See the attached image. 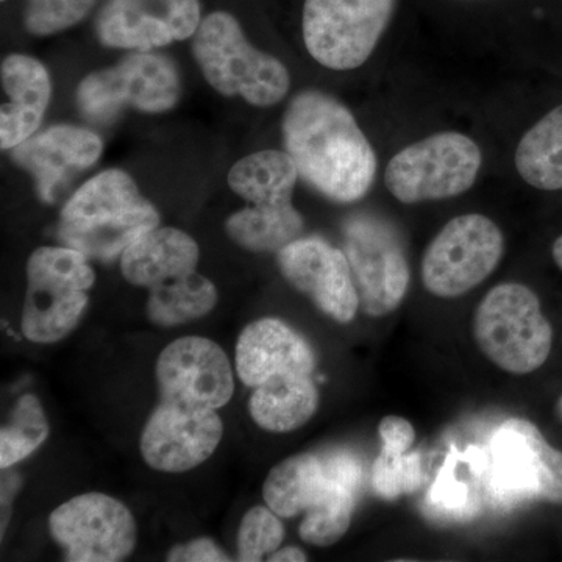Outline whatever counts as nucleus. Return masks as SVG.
<instances>
[{"label":"nucleus","mask_w":562,"mask_h":562,"mask_svg":"<svg viewBox=\"0 0 562 562\" xmlns=\"http://www.w3.org/2000/svg\"><path fill=\"white\" fill-rule=\"evenodd\" d=\"M284 527L280 516L266 506H254L243 517L238 532V560L258 562L280 549Z\"/></svg>","instance_id":"28"},{"label":"nucleus","mask_w":562,"mask_h":562,"mask_svg":"<svg viewBox=\"0 0 562 562\" xmlns=\"http://www.w3.org/2000/svg\"><path fill=\"white\" fill-rule=\"evenodd\" d=\"M155 375L160 402L188 408L217 412L235 392L227 353L220 344L201 336H184L169 344L158 357Z\"/></svg>","instance_id":"13"},{"label":"nucleus","mask_w":562,"mask_h":562,"mask_svg":"<svg viewBox=\"0 0 562 562\" xmlns=\"http://www.w3.org/2000/svg\"><path fill=\"white\" fill-rule=\"evenodd\" d=\"M95 0H27L24 22L36 36H49L79 24Z\"/></svg>","instance_id":"29"},{"label":"nucleus","mask_w":562,"mask_h":562,"mask_svg":"<svg viewBox=\"0 0 562 562\" xmlns=\"http://www.w3.org/2000/svg\"><path fill=\"white\" fill-rule=\"evenodd\" d=\"M236 372L246 386L257 387L280 373L312 375L316 357L310 344L284 322L266 317L244 328L236 344Z\"/></svg>","instance_id":"19"},{"label":"nucleus","mask_w":562,"mask_h":562,"mask_svg":"<svg viewBox=\"0 0 562 562\" xmlns=\"http://www.w3.org/2000/svg\"><path fill=\"white\" fill-rule=\"evenodd\" d=\"M482 168L475 140L457 132L436 133L392 157L387 190L402 203L441 201L471 190Z\"/></svg>","instance_id":"7"},{"label":"nucleus","mask_w":562,"mask_h":562,"mask_svg":"<svg viewBox=\"0 0 562 562\" xmlns=\"http://www.w3.org/2000/svg\"><path fill=\"white\" fill-rule=\"evenodd\" d=\"M328 486L324 461L302 453L279 462L266 476L262 497L281 519H291L313 508Z\"/></svg>","instance_id":"24"},{"label":"nucleus","mask_w":562,"mask_h":562,"mask_svg":"<svg viewBox=\"0 0 562 562\" xmlns=\"http://www.w3.org/2000/svg\"><path fill=\"white\" fill-rule=\"evenodd\" d=\"M171 562H228L232 558L213 539L199 538L172 547L168 553Z\"/></svg>","instance_id":"32"},{"label":"nucleus","mask_w":562,"mask_h":562,"mask_svg":"<svg viewBox=\"0 0 562 562\" xmlns=\"http://www.w3.org/2000/svg\"><path fill=\"white\" fill-rule=\"evenodd\" d=\"M160 224V214L140 195L135 180L109 169L88 180L61 210L58 238L88 260L113 261Z\"/></svg>","instance_id":"2"},{"label":"nucleus","mask_w":562,"mask_h":562,"mask_svg":"<svg viewBox=\"0 0 562 562\" xmlns=\"http://www.w3.org/2000/svg\"><path fill=\"white\" fill-rule=\"evenodd\" d=\"M328 486L321 501L305 513L299 527L302 541L316 547H330L349 531L355 509V492L361 471L344 462H324Z\"/></svg>","instance_id":"23"},{"label":"nucleus","mask_w":562,"mask_h":562,"mask_svg":"<svg viewBox=\"0 0 562 562\" xmlns=\"http://www.w3.org/2000/svg\"><path fill=\"white\" fill-rule=\"evenodd\" d=\"M297 179V166L288 151H257L236 162L228 184L247 205L225 224L233 241L258 254H279L301 238L303 217L292 205Z\"/></svg>","instance_id":"3"},{"label":"nucleus","mask_w":562,"mask_h":562,"mask_svg":"<svg viewBox=\"0 0 562 562\" xmlns=\"http://www.w3.org/2000/svg\"><path fill=\"white\" fill-rule=\"evenodd\" d=\"M372 483L384 498H395L416 491L422 483L419 457L380 453L373 464Z\"/></svg>","instance_id":"30"},{"label":"nucleus","mask_w":562,"mask_h":562,"mask_svg":"<svg viewBox=\"0 0 562 562\" xmlns=\"http://www.w3.org/2000/svg\"><path fill=\"white\" fill-rule=\"evenodd\" d=\"M516 168L538 190H562V105L525 133L517 146Z\"/></svg>","instance_id":"25"},{"label":"nucleus","mask_w":562,"mask_h":562,"mask_svg":"<svg viewBox=\"0 0 562 562\" xmlns=\"http://www.w3.org/2000/svg\"><path fill=\"white\" fill-rule=\"evenodd\" d=\"M198 243L179 228H154L122 254V276L133 286L154 288L194 272L199 262Z\"/></svg>","instance_id":"21"},{"label":"nucleus","mask_w":562,"mask_h":562,"mask_svg":"<svg viewBox=\"0 0 562 562\" xmlns=\"http://www.w3.org/2000/svg\"><path fill=\"white\" fill-rule=\"evenodd\" d=\"M195 61L211 87L227 98L272 106L290 91V72L272 55L255 49L232 14L214 11L192 41Z\"/></svg>","instance_id":"4"},{"label":"nucleus","mask_w":562,"mask_h":562,"mask_svg":"<svg viewBox=\"0 0 562 562\" xmlns=\"http://www.w3.org/2000/svg\"><path fill=\"white\" fill-rule=\"evenodd\" d=\"M473 336L487 360L514 375L535 372L552 351V325L538 295L520 283L487 292L473 316Z\"/></svg>","instance_id":"6"},{"label":"nucleus","mask_w":562,"mask_h":562,"mask_svg":"<svg viewBox=\"0 0 562 562\" xmlns=\"http://www.w3.org/2000/svg\"><path fill=\"white\" fill-rule=\"evenodd\" d=\"M49 424L41 402L33 394L22 395L11 420L0 431V468L10 469L31 457L46 442Z\"/></svg>","instance_id":"27"},{"label":"nucleus","mask_w":562,"mask_h":562,"mask_svg":"<svg viewBox=\"0 0 562 562\" xmlns=\"http://www.w3.org/2000/svg\"><path fill=\"white\" fill-rule=\"evenodd\" d=\"M180 91L179 70L171 60L136 50L113 68L90 74L80 83L77 102L85 117L105 124L127 106L146 113L171 110Z\"/></svg>","instance_id":"9"},{"label":"nucleus","mask_w":562,"mask_h":562,"mask_svg":"<svg viewBox=\"0 0 562 562\" xmlns=\"http://www.w3.org/2000/svg\"><path fill=\"white\" fill-rule=\"evenodd\" d=\"M27 295L22 335L36 344H54L79 327L90 303L95 273L81 251L40 247L27 262Z\"/></svg>","instance_id":"5"},{"label":"nucleus","mask_w":562,"mask_h":562,"mask_svg":"<svg viewBox=\"0 0 562 562\" xmlns=\"http://www.w3.org/2000/svg\"><path fill=\"white\" fill-rule=\"evenodd\" d=\"M553 258L554 262L562 269V236L553 244Z\"/></svg>","instance_id":"34"},{"label":"nucleus","mask_w":562,"mask_h":562,"mask_svg":"<svg viewBox=\"0 0 562 562\" xmlns=\"http://www.w3.org/2000/svg\"><path fill=\"white\" fill-rule=\"evenodd\" d=\"M268 560L271 562H303L308 560V558H306V553L299 549V547H283V549L280 547Z\"/></svg>","instance_id":"33"},{"label":"nucleus","mask_w":562,"mask_h":562,"mask_svg":"<svg viewBox=\"0 0 562 562\" xmlns=\"http://www.w3.org/2000/svg\"><path fill=\"white\" fill-rule=\"evenodd\" d=\"M557 416L558 419L562 420V395L560 397V401L557 403Z\"/></svg>","instance_id":"35"},{"label":"nucleus","mask_w":562,"mask_h":562,"mask_svg":"<svg viewBox=\"0 0 562 562\" xmlns=\"http://www.w3.org/2000/svg\"><path fill=\"white\" fill-rule=\"evenodd\" d=\"M344 254L349 260L362 313L387 316L401 306L409 286V266L401 236L390 222L353 214L344 222Z\"/></svg>","instance_id":"11"},{"label":"nucleus","mask_w":562,"mask_h":562,"mask_svg":"<svg viewBox=\"0 0 562 562\" xmlns=\"http://www.w3.org/2000/svg\"><path fill=\"white\" fill-rule=\"evenodd\" d=\"M281 276L291 286L312 299L322 313L339 324H349L360 308L357 284L342 250L325 239L299 238L279 251Z\"/></svg>","instance_id":"17"},{"label":"nucleus","mask_w":562,"mask_h":562,"mask_svg":"<svg viewBox=\"0 0 562 562\" xmlns=\"http://www.w3.org/2000/svg\"><path fill=\"white\" fill-rule=\"evenodd\" d=\"M503 251L505 238L490 217L483 214L454 217L425 250L424 286L436 297H461L497 269Z\"/></svg>","instance_id":"10"},{"label":"nucleus","mask_w":562,"mask_h":562,"mask_svg":"<svg viewBox=\"0 0 562 562\" xmlns=\"http://www.w3.org/2000/svg\"><path fill=\"white\" fill-rule=\"evenodd\" d=\"M379 435L383 442L382 452L390 454H406L416 441L412 422L401 416L384 417L379 425Z\"/></svg>","instance_id":"31"},{"label":"nucleus","mask_w":562,"mask_h":562,"mask_svg":"<svg viewBox=\"0 0 562 562\" xmlns=\"http://www.w3.org/2000/svg\"><path fill=\"white\" fill-rule=\"evenodd\" d=\"M2 87L9 95L0 113V146L14 149L38 131L49 106L52 83L35 58L14 54L2 61Z\"/></svg>","instance_id":"20"},{"label":"nucleus","mask_w":562,"mask_h":562,"mask_svg":"<svg viewBox=\"0 0 562 562\" xmlns=\"http://www.w3.org/2000/svg\"><path fill=\"white\" fill-rule=\"evenodd\" d=\"M395 5L397 0H305L306 49L325 68H360L375 50Z\"/></svg>","instance_id":"8"},{"label":"nucleus","mask_w":562,"mask_h":562,"mask_svg":"<svg viewBox=\"0 0 562 562\" xmlns=\"http://www.w3.org/2000/svg\"><path fill=\"white\" fill-rule=\"evenodd\" d=\"M319 406V392L312 375L280 373L254 387L249 402L251 419L262 430L291 432L310 422Z\"/></svg>","instance_id":"22"},{"label":"nucleus","mask_w":562,"mask_h":562,"mask_svg":"<svg viewBox=\"0 0 562 562\" xmlns=\"http://www.w3.org/2000/svg\"><path fill=\"white\" fill-rule=\"evenodd\" d=\"M495 490L513 498L562 503V452L525 419L502 425L491 446Z\"/></svg>","instance_id":"14"},{"label":"nucleus","mask_w":562,"mask_h":562,"mask_svg":"<svg viewBox=\"0 0 562 562\" xmlns=\"http://www.w3.org/2000/svg\"><path fill=\"white\" fill-rule=\"evenodd\" d=\"M220 301L213 281L198 272L168 281L150 290L147 317L158 327H177L199 321L213 312Z\"/></svg>","instance_id":"26"},{"label":"nucleus","mask_w":562,"mask_h":562,"mask_svg":"<svg viewBox=\"0 0 562 562\" xmlns=\"http://www.w3.org/2000/svg\"><path fill=\"white\" fill-rule=\"evenodd\" d=\"M283 139L299 176L330 201L357 202L371 190L375 151L353 114L331 95H295L284 113Z\"/></svg>","instance_id":"1"},{"label":"nucleus","mask_w":562,"mask_h":562,"mask_svg":"<svg viewBox=\"0 0 562 562\" xmlns=\"http://www.w3.org/2000/svg\"><path fill=\"white\" fill-rule=\"evenodd\" d=\"M222 435L224 424L216 409L158 402L140 432V454L155 471L188 472L216 452Z\"/></svg>","instance_id":"15"},{"label":"nucleus","mask_w":562,"mask_h":562,"mask_svg":"<svg viewBox=\"0 0 562 562\" xmlns=\"http://www.w3.org/2000/svg\"><path fill=\"white\" fill-rule=\"evenodd\" d=\"M201 22L199 0H109L98 36L113 49L151 50L191 38Z\"/></svg>","instance_id":"16"},{"label":"nucleus","mask_w":562,"mask_h":562,"mask_svg":"<svg viewBox=\"0 0 562 562\" xmlns=\"http://www.w3.org/2000/svg\"><path fill=\"white\" fill-rule=\"evenodd\" d=\"M95 133L76 125H54L13 149V160L32 173L41 199L54 201L55 191L70 172L90 168L102 155Z\"/></svg>","instance_id":"18"},{"label":"nucleus","mask_w":562,"mask_h":562,"mask_svg":"<svg viewBox=\"0 0 562 562\" xmlns=\"http://www.w3.org/2000/svg\"><path fill=\"white\" fill-rule=\"evenodd\" d=\"M49 530L70 562L125 561L138 541L131 509L101 492L63 503L50 514Z\"/></svg>","instance_id":"12"}]
</instances>
